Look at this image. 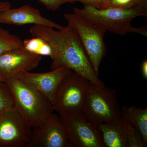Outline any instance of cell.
Instances as JSON below:
<instances>
[{
    "mask_svg": "<svg viewBox=\"0 0 147 147\" xmlns=\"http://www.w3.org/2000/svg\"><path fill=\"white\" fill-rule=\"evenodd\" d=\"M29 31L34 37L45 39L52 47V70L67 67L93 85L99 87L105 86L95 72L80 38L70 25L57 30L47 26L34 25Z\"/></svg>",
    "mask_w": 147,
    "mask_h": 147,
    "instance_id": "1",
    "label": "cell"
},
{
    "mask_svg": "<svg viewBox=\"0 0 147 147\" xmlns=\"http://www.w3.org/2000/svg\"><path fill=\"white\" fill-rule=\"evenodd\" d=\"M64 17L76 31L95 72L98 76L100 64L107 52L104 39L107 31L74 12L65 13Z\"/></svg>",
    "mask_w": 147,
    "mask_h": 147,
    "instance_id": "5",
    "label": "cell"
},
{
    "mask_svg": "<svg viewBox=\"0 0 147 147\" xmlns=\"http://www.w3.org/2000/svg\"><path fill=\"white\" fill-rule=\"evenodd\" d=\"M137 6L143 10L147 11V0H139Z\"/></svg>",
    "mask_w": 147,
    "mask_h": 147,
    "instance_id": "24",
    "label": "cell"
},
{
    "mask_svg": "<svg viewBox=\"0 0 147 147\" xmlns=\"http://www.w3.org/2000/svg\"><path fill=\"white\" fill-rule=\"evenodd\" d=\"M26 147H71L68 132L59 114L53 113L42 125L32 129Z\"/></svg>",
    "mask_w": 147,
    "mask_h": 147,
    "instance_id": "9",
    "label": "cell"
},
{
    "mask_svg": "<svg viewBox=\"0 0 147 147\" xmlns=\"http://www.w3.org/2000/svg\"><path fill=\"white\" fill-rule=\"evenodd\" d=\"M126 115L129 121L147 144V108L143 109L134 105L126 107Z\"/></svg>",
    "mask_w": 147,
    "mask_h": 147,
    "instance_id": "14",
    "label": "cell"
},
{
    "mask_svg": "<svg viewBox=\"0 0 147 147\" xmlns=\"http://www.w3.org/2000/svg\"><path fill=\"white\" fill-rule=\"evenodd\" d=\"M127 147H146L147 143L144 141L137 129L131 124L127 116L126 120Z\"/></svg>",
    "mask_w": 147,
    "mask_h": 147,
    "instance_id": "18",
    "label": "cell"
},
{
    "mask_svg": "<svg viewBox=\"0 0 147 147\" xmlns=\"http://www.w3.org/2000/svg\"><path fill=\"white\" fill-rule=\"evenodd\" d=\"M24 48L30 53L42 56H48L53 59V49L45 39L39 37H34L30 39L23 40Z\"/></svg>",
    "mask_w": 147,
    "mask_h": 147,
    "instance_id": "15",
    "label": "cell"
},
{
    "mask_svg": "<svg viewBox=\"0 0 147 147\" xmlns=\"http://www.w3.org/2000/svg\"><path fill=\"white\" fill-rule=\"evenodd\" d=\"M76 1H79L83 3L84 5H90L96 8L102 9L109 0H75Z\"/></svg>",
    "mask_w": 147,
    "mask_h": 147,
    "instance_id": "21",
    "label": "cell"
},
{
    "mask_svg": "<svg viewBox=\"0 0 147 147\" xmlns=\"http://www.w3.org/2000/svg\"><path fill=\"white\" fill-rule=\"evenodd\" d=\"M141 70L142 76L145 80L147 79V60L143 61L141 65Z\"/></svg>",
    "mask_w": 147,
    "mask_h": 147,
    "instance_id": "22",
    "label": "cell"
},
{
    "mask_svg": "<svg viewBox=\"0 0 147 147\" xmlns=\"http://www.w3.org/2000/svg\"><path fill=\"white\" fill-rule=\"evenodd\" d=\"M126 118V107L123 106L118 120L97 124L105 147H127Z\"/></svg>",
    "mask_w": 147,
    "mask_h": 147,
    "instance_id": "13",
    "label": "cell"
},
{
    "mask_svg": "<svg viewBox=\"0 0 147 147\" xmlns=\"http://www.w3.org/2000/svg\"><path fill=\"white\" fill-rule=\"evenodd\" d=\"M0 81H6V80L5 79H4V78H3L2 77H1V76H0Z\"/></svg>",
    "mask_w": 147,
    "mask_h": 147,
    "instance_id": "25",
    "label": "cell"
},
{
    "mask_svg": "<svg viewBox=\"0 0 147 147\" xmlns=\"http://www.w3.org/2000/svg\"><path fill=\"white\" fill-rule=\"evenodd\" d=\"M42 56L30 53L24 47L15 49L0 55V76L6 81L16 78L22 72L36 68Z\"/></svg>",
    "mask_w": 147,
    "mask_h": 147,
    "instance_id": "10",
    "label": "cell"
},
{
    "mask_svg": "<svg viewBox=\"0 0 147 147\" xmlns=\"http://www.w3.org/2000/svg\"><path fill=\"white\" fill-rule=\"evenodd\" d=\"M11 7L10 3L7 1L0 2V13Z\"/></svg>",
    "mask_w": 147,
    "mask_h": 147,
    "instance_id": "23",
    "label": "cell"
},
{
    "mask_svg": "<svg viewBox=\"0 0 147 147\" xmlns=\"http://www.w3.org/2000/svg\"><path fill=\"white\" fill-rule=\"evenodd\" d=\"M72 70L62 67L44 73L22 72L16 78L45 95L53 104L56 90L59 84Z\"/></svg>",
    "mask_w": 147,
    "mask_h": 147,
    "instance_id": "11",
    "label": "cell"
},
{
    "mask_svg": "<svg viewBox=\"0 0 147 147\" xmlns=\"http://www.w3.org/2000/svg\"><path fill=\"white\" fill-rule=\"evenodd\" d=\"M23 47V40L20 38L0 27V55Z\"/></svg>",
    "mask_w": 147,
    "mask_h": 147,
    "instance_id": "16",
    "label": "cell"
},
{
    "mask_svg": "<svg viewBox=\"0 0 147 147\" xmlns=\"http://www.w3.org/2000/svg\"><path fill=\"white\" fill-rule=\"evenodd\" d=\"M90 82L72 71L65 77L56 90L53 102L54 111L59 115L82 114Z\"/></svg>",
    "mask_w": 147,
    "mask_h": 147,
    "instance_id": "6",
    "label": "cell"
},
{
    "mask_svg": "<svg viewBox=\"0 0 147 147\" xmlns=\"http://www.w3.org/2000/svg\"><path fill=\"white\" fill-rule=\"evenodd\" d=\"M121 108L117 91L110 87H99L90 83L82 115L87 121L98 124L118 120Z\"/></svg>",
    "mask_w": 147,
    "mask_h": 147,
    "instance_id": "4",
    "label": "cell"
},
{
    "mask_svg": "<svg viewBox=\"0 0 147 147\" xmlns=\"http://www.w3.org/2000/svg\"><path fill=\"white\" fill-rule=\"evenodd\" d=\"M69 135L71 147H105L97 124L90 122L82 114H59Z\"/></svg>",
    "mask_w": 147,
    "mask_h": 147,
    "instance_id": "7",
    "label": "cell"
},
{
    "mask_svg": "<svg viewBox=\"0 0 147 147\" xmlns=\"http://www.w3.org/2000/svg\"><path fill=\"white\" fill-rule=\"evenodd\" d=\"M13 94L14 108L32 128L38 127L54 112L46 96L16 78L6 80Z\"/></svg>",
    "mask_w": 147,
    "mask_h": 147,
    "instance_id": "3",
    "label": "cell"
},
{
    "mask_svg": "<svg viewBox=\"0 0 147 147\" xmlns=\"http://www.w3.org/2000/svg\"><path fill=\"white\" fill-rule=\"evenodd\" d=\"M14 108L12 92L6 81H0V113Z\"/></svg>",
    "mask_w": 147,
    "mask_h": 147,
    "instance_id": "17",
    "label": "cell"
},
{
    "mask_svg": "<svg viewBox=\"0 0 147 147\" xmlns=\"http://www.w3.org/2000/svg\"><path fill=\"white\" fill-rule=\"evenodd\" d=\"M73 12L83 16L92 24L115 34L123 36L128 33L134 32L147 36L146 26L135 28L131 25V21L134 18L138 16H147V11L137 5L127 9H99L84 5L83 8H74Z\"/></svg>",
    "mask_w": 147,
    "mask_h": 147,
    "instance_id": "2",
    "label": "cell"
},
{
    "mask_svg": "<svg viewBox=\"0 0 147 147\" xmlns=\"http://www.w3.org/2000/svg\"><path fill=\"white\" fill-rule=\"evenodd\" d=\"M40 2L50 10H57L61 5L67 3H73L75 0H38Z\"/></svg>",
    "mask_w": 147,
    "mask_h": 147,
    "instance_id": "20",
    "label": "cell"
},
{
    "mask_svg": "<svg viewBox=\"0 0 147 147\" xmlns=\"http://www.w3.org/2000/svg\"><path fill=\"white\" fill-rule=\"evenodd\" d=\"M0 23L22 26L28 24L41 25L60 30L63 26L45 18L37 9L25 5L19 8H11L0 13Z\"/></svg>",
    "mask_w": 147,
    "mask_h": 147,
    "instance_id": "12",
    "label": "cell"
},
{
    "mask_svg": "<svg viewBox=\"0 0 147 147\" xmlns=\"http://www.w3.org/2000/svg\"><path fill=\"white\" fill-rule=\"evenodd\" d=\"M139 0H109L104 8L129 9L137 5Z\"/></svg>",
    "mask_w": 147,
    "mask_h": 147,
    "instance_id": "19",
    "label": "cell"
},
{
    "mask_svg": "<svg viewBox=\"0 0 147 147\" xmlns=\"http://www.w3.org/2000/svg\"><path fill=\"white\" fill-rule=\"evenodd\" d=\"M32 131L15 108L0 113V147H26Z\"/></svg>",
    "mask_w": 147,
    "mask_h": 147,
    "instance_id": "8",
    "label": "cell"
}]
</instances>
